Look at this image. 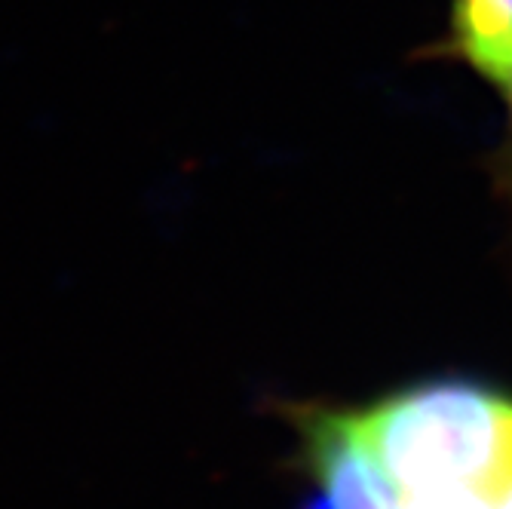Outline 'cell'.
<instances>
[{"instance_id": "1", "label": "cell", "mask_w": 512, "mask_h": 509, "mask_svg": "<svg viewBox=\"0 0 512 509\" xmlns=\"http://www.w3.org/2000/svg\"><path fill=\"white\" fill-rule=\"evenodd\" d=\"M301 454L332 509H512V396L430 378L365 408H307Z\"/></svg>"}, {"instance_id": "2", "label": "cell", "mask_w": 512, "mask_h": 509, "mask_svg": "<svg viewBox=\"0 0 512 509\" xmlns=\"http://www.w3.org/2000/svg\"><path fill=\"white\" fill-rule=\"evenodd\" d=\"M439 53L503 92L512 80V0H451Z\"/></svg>"}, {"instance_id": "3", "label": "cell", "mask_w": 512, "mask_h": 509, "mask_svg": "<svg viewBox=\"0 0 512 509\" xmlns=\"http://www.w3.org/2000/svg\"><path fill=\"white\" fill-rule=\"evenodd\" d=\"M503 99H506V111H509V126H506V142H503V148L491 160V172H494V178L500 184V191L512 203V80L503 89Z\"/></svg>"}, {"instance_id": "4", "label": "cell", "mask_w": 512, "mask_h": 509, "mask_svg": "<svg viewBox=\"0 0 512 509\" xmlns=\"http://www.w3.org/2000/svg\"><path fill=\"white\" fill-rule=\"evenodd\" d=\"M304 509H332V506H329V500H325L322 494H316V497H313V500H310Z\"/></svg>"}]
</instances>
